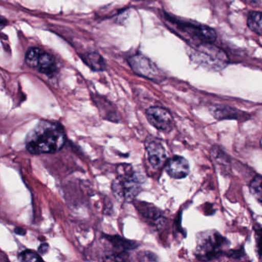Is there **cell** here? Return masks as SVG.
<instances>
[{"instance_id":"22","label":"cell","mask_w":262,"mask_h":262,"mask_svg":"<svg viewBox=\"0 0 262 262\" xmlns=\"http://www.w3.org/2000/svg\"><path fill=\"white\" fill-rule=\"evenodd\" d=\"M7 20L5 18L0 16V30H2L7 26Z\"/></svg>"},{"instance_id":"10","label":"cell","mask_w":262,"mask_h":262,"mask_svg":"<svg viewBox=\"0 0 262 262\" xmlns=\"http://www.w3.org/2000/svg\"><path fill=\"white\" fill-rule=\"evenodd\" d=\"M174 24L184 33H186L191 38L200 40L201 42L213 43L217 38L215 31L208 26L178 20H174Z\"/></svg>"},{"instance_id":"23","label":"cell","mask_w":262,"mask_h":262,"mask_svg":"<svg viewBox=\"0 0 262 262\" xmlns=\"http://www.w3.org/2000/svg\"><path fill=\"white\" fill-rule=\"evenodd\" d=\"M15 233L19 235H24L26 234V231L22 228H16L14 230Z\"/></svg>"},{"instance_id":"8","label":"cell","mask_w":262,"mask_h":262,"mask_svg":"<svg viewBox=\"0 0 262 262\" xmlns=\"http://www.w3.org/2000/svg\"><path fill=\"white\" fill-rule=\"evenodd\" d=\"M145 148L148 155V162L155 169L165 166L168 160V153L160 139L149 136L145 141Z\"/></svg>"},{"instance_id":"11","label":"cell","mask_w":262,"mask_h":262,"mask_svg":"<svg viewBox=\"0 0 262 262\" xmlns=\"http://www.w3.org/2000/svg\"><path fill=\"white\" fill-rule=\"evenodd\" d=\"M136 208L146 223L149 224L156 229L160 230L165 226L166 217L157 207L146 202H139L136 204Z\"/></svg>"},{"instance_id":"14","label":"cell","mask_w":262,"mask_h":262,"mask_svg":"<svg viewBox=\"0 0 262 262\" xmlns=\"http://www.w3.org/2000/svg\"><path fill=\"white\" fill-rule=\"evenodd\" d=\"M82 59L84 62L94 71H103L106 67L103 57L97 53H85L82 56Z\"/></svg>"},{"instance_id":"21","label":"cell","mask_w":262,"mask_h":262,"mask_svg":"<svg viewBox=\"0 0 262 262\" xmlns=\"http://www.w3.org/2000/svg\"><path fill=\"white\" fill-rule=\"evenodd\" d=\"M244 2L246 3L248 5L257 6L260 4V0H243Z\"/></svg>"},{"instance_id":"2","label":"cell","mask_w":262,"mask_h":262,"mask_svg":"<svg viewBox=\"0 0 262 262\" xmlns=\"http://www.w3.org/2000/svg\"><path fill=\"white\" fill-rule=\"evenodd\" d=\"M230 242L215 230L199 233L194 254L199 260H217L225 255Z\"/></svg>"},{"instance_id":"12","label":"cell","mask_w":262,"mask_h":262,"mask_svg":"<svg viewBox=\"0 0 262 262\" xmlns=\"http://www.w3.org/2000/svg\"><path fill=\"white\" fill-rule=\"evenodd\" d=\"M165 167L167 174L174 179H185L190 172L189 162L180 156H174L168 159Z\"/></svg>"},{"instance_id":"15","label":"cell","mask_w":262,"mask_h":262,"mask_svg":"<svg viewBox=\"0 0 262 262\" xmlns=\"http://www.w3.org/2000/svg\"><path fill=\"white\" fill-rule=\"evenodd\" d=\"M247 23H248V28L251 31L254 32L258 36H261V13L260 12L252 11L249 13Z\"/></svg>"},{"instance_id":"5","label":"cell","mask_w":262,"mask_h":262,"mask_svg":"<svg viewBox=\"0 0 262 262\" xmlns=\"http://www.w3.org/2000/svg\"><path fill=\"white\" fill-rule=\"evenodd\" d=\"M26 63L42 74L51 76L56 71V61L53 56L41 49L33 47L26 54Z\"/></svg>"},{"instance_id":"3","label":"cell","mask_w":262,"mask_h":262,"mask_svg":"<svg viewBox=\"0 0 262 262\" xmlns=\"http://www.w3.org/2000/svg\"><path fill=\"white\" fill-rule=\"evenodd\" d=\"M142 179L140 174L128 171L120 173L112 184V191L117 200L133 202L142 191Z\"/></svg>"},{"instance_id":"20","label":"cell","mask_w":262,"mask_h":262,"mask_svg":"<svg viewBox=\"0 0 262 262\" xmlns=\"http://www.w3.org/2000/svg\"><path fill=\"white\" fill-rule=\"evenodd\" d=\"M49 249H50V246H49L48 244L42 243V245L39 247L38 251H39V254H45L48 252Z\"/></svg>"},{"instance_id":"9","label":"cell","mask_w":262,"mask_h":262,"mask_svg":"<svg viewBox=\"0 0 262 262\" xmlns=\"http://www.w3.org/2000/svg\"><path fill=\"white\" fill-rule=\"evenodd\" d=\"M145 116L149 124L159 131L169 133L174 128V119L166 108L159 106L150 107L145 112Z\"/></svg>"},{"instance_id":"19","label":"cell","mask_w":262,"mask_h":262,"mask_svg":"<svg viewBox=\"0 0 262 262\" xmlns=\"http://www.w3.org/2000/svg\"><path fill=\"white\" fill-rule=\"evenodd\" d=\"M139 259L140 260H157L158 257L152 252L143 251V252L139 253Z\"/></svg>"},{"instance_id":"4","label":"cell","mask_w":262,"mask_h":262,"mask_svg":"<svg viewBox=\"0 0 262 262\" xmlns=\"http://www.w3.org/2000/svg\"><path fill=\"white\" fill-rule=\"evenodd\" d=\"M192 57L195 62L213 70L224 68L228 62L225 52L209 42H201L194 47Z\"/></svg>"},{"instance_id":"18","label":"cell","mask_w":262,"mask_h":262,"mask_svg":"<svg viewBox=\"0 0 262 262\" xmlns=\"http://www.w3.org/2000/svg\"><path fill=\"white\" fill-rule=\"evenodd\" d=\"M244 254H245V251H243V249L232 250V251L227 250L225 253V255H226V257L234 259H240L241 257H243Z\"/></svg>"},{"instance_id":"13","label":"cell","mask_w":262,"mask_h":262,"mask_svg":"<svg viewBox=\"0 0 262 262\" xmlns=\"http://www.w3.org/2000/svg\"><path fill=\"white\" fill-rule=\"evenodd\" d=\"M210 113L217 120L227 119H240L244 117V113L233 107L225 105H213L209 108Z\"/></svg>"},{"instance_id":"17","label":"cell","mask_w":262,"mask_h":262,"mask_svg":"<svg viewBox=\"0 0 262 262\" xmlns=\"http://www.w3.org/2000/svg\"><path fill=\"white\" fill-rule=\"evenodd\" d=\"M18 259L20 261H39L42 260V257L39 256L36 251H32V250H26L19 254Z\"/></svg>"},{"instance_id":"16","label":"cell","mask_w":262,"mask_h":262,"mask_svg":"<svg viewBox=\"0 0 262 262\" xmlns=\"http://www.w3.org/2000/svg\"><path fill=\"white\" fill-rule=\"evenodd\" d=\"M261 183V176L260 174H257L249 184L250 192L260 204H261L262 202Z\"/></svg>"},{"instance_id":"6","label":"cell","mask_w":262,"mask_h":262,"mask_svg":"<svg viewBox=\"0 0 262 262\" xmlns=\"http://www.w3.org/2000/svg\"><path fill=\"white\" fill-rule=\"evenodd\" d=\"M128 63L133 71L142 77L154 82H161L164 76L157 67L143 55L137 54L128 59Z\"/></svg>"},{"instance_id":"7","label":"cell","mask_w":262,"mask_h":262,"mask_svg":"<svg viewBox=\"0 0 262 262\" xmlns=\"http://www.w3.org/2000/svg\"><path fill=\"white\" fill-rule=\"evenodd\" d=\"M105 238L113 246V251L105 254V260H127L129 257L128 251L139 247L138 242L127 240L119 235H105Z\"/></svg>"},{"instance_id":"1","label":"cell","mask_w":262,"mask_h":262,"mask_svg":"<svg viewBox=\"0 0 262 262\" xmlns=\"http://www.w3.org/2000/svg\"><path fill=\"white\" fill-rule=\"evenodd\" d=\"M66 141L65 131L60 124L41 120L27 135L26 146L33 155L50 154L62 149Z\"/></svg>"}]
</instances>
